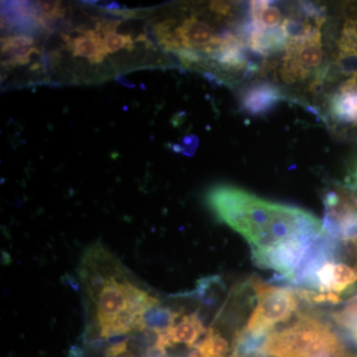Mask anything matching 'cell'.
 Instances as JSON below:
<instances>
[{
	"mask_svg": "<svg viewBox=\"0 0 357 357\" xmlns=\"http://www.w3.org/2000/svg\"><path fill=\"white\" fill-rule=\"evenodd\" d=\"M206 201L251 249L273 248L298 239L314 241L324 232L323 222L309 211L258 198L232 185L211 188Z\"/></svg>",
	"mask_w": 357,
	"mask_h": 357,
	"instance_id": "6da1fadb",
	"label": "cell"
},
{
	"mask_svg": "<svg viewBox=\"0 0 357 357\" xmlns=\"http://www.w3.org/2000/svg\"><path fill=\"white\" fill-rule=\"evenodd\" d=\"M82 276L100 337L143 331L145 312L159 304L156 297L129 280L105 249H93L84 258Z\"/></svg>",
	"mask_w": 357,
	"mask_h": 357,
	"instance_id": "7a4b0ae2",
	"label": "cell"
},
{
	"mask_svg": "<svg viewBox=\"0 0 357 357\" xmlns=\"http://www.w3.org/2000/svg\"><path fill=\"white\" fill-rule=\"evenodd\" d=\"M263 354L272 357H347L330 325L307 314H301L292 326L270 333Z\"/></svg>",
	"mask_w": 357,
	"mask_h": 357,
	"instance_id": "3957f363",
	"label": "cell"
},
{
	"mask_svg": "<svg viewBox=\"0 0 357 357\" xmlns=\"http://www.w3.org/2000/svg\"><path fill=\"white\" fill-rule=\"evenodd\" d=\"M250 286L258 304L244 326L246 330L272 333L275 325L289 321L297 311L299 297L295 289L276 287L257 278L251 279Z\"/></svg>",
	"mask_w": 357,
	"mask_h": 357,
	"instance_id": "277c9868",
	"label": "cell"
},
{
	"mask_svg": "<svg viewBox=\"0 0 357 357\" xmlns=\"http://www.w3.org/2000/svg\"><path fill=\"white\" fill-rule=\"evenodd\" d=\"M316 241L298 239L273 248L251 249V256L257 266L274 270L282 281L291 284L296 270Z\"/></svg>",
	"mask_w": 357,
	"mask_h": 357,
	"instance_id": "5b68a950",
	"label": "cell"
},
{
	"mask_svg": "<svg viewBox=\"0 0 357 357\" xmlns=\"http://www.w3.org/2000/svg\"><path fill=\"white\" fill-rule=\"evenodd\" d=\"M283 98L280 89L274 84L257 83L245 89L241 98V105L244 112L249 114L263 115L274 109Z\"/></svg>",
	"mask_w": 357,
	"mask_h": 357,
	"instance_id": "8992f818",
	"label": "cell"
},
{
	"mask_svg": "<svg viewBox=\"0 0 357 357\" xmlns=\"http://www.w3.org/2000/svg\"><path fill=\"white\" fill-rule=\"evenodd\" d=\"M203 321L197 312L184 314L168 331L165 335L171 347L174 344H185L187 347H194L197 340L204 333Z\"/></svg>",
	"mask_w": 357,
	"mask_h": 357,
	"instance_id": "52a82bcc",
	"label": "cell"
},
{
	"mask_svg": "<svg viewBox=\"0 0 357 357\" xmlns=\"http://www.w3.org/2000/svg\"><path fill=\"white\" fill-rule=\"evenodd\" d=\"M36 53L35 41L26 35L8 36L1 40L2 64L20 66L28 64L30 57Z\"/></svg>",
	"mask_w": 357,
	"mask_h": 357,
	"instance_id": "ba28073f",
	"label": "cell"
},
{
	"mask_svg": "<svg viewBox=\"0 0 357 357\" xmlns=\"http://www.w3.org/2000/svg\"><path fill=\"white\" fill-rule=\"evenodd\" d=\"M67 42L75 56L86 59L93 64H100L107 58L102 37L96 30H86L83 34L76 38H69Z\"/></svg>",
	"mask_w": 357,
	"mask_h": 357,
	"instance_id": "9c48e42d",
	"label": "cell"
},
{
	"mask_svg": "<svg viewBox=\"0 0 357 357\" xmlns=\"http://www.w3.org/2000/svg\"><path fill=\"white\" fill-rule=\"evenodd\" d=\"M245 41L249 48L261 54L265 57L286 49V44H287V40L282 33L281 28L261 29L256 27L255 25L249 32Z\"/></svg>",
	"mask_w": 357,
	"mask_h": 357,
	"instance_id": "30bf717a",
	"label": "cell"
},
{
	"mask_svg": "<svg viewBox=\"0 0 357 357\" xmlns=\"http://www.w3.org/2000/svg\"><path fill=\"white\" fill-rule=\"evenodd\" d=\"M181 312L173 311L170 307L157 304L148 310L143 317V331H151L158 333L166 332L180 319Z\"/></svg>",
	"mask_w": 357,
	"mask_h": 357,
	"instance_id": "8fae6325",
	"label": "cell"
},
{
	"mask_svg": "<svg viewBox=\"0 0 357 357\" xmlns=\"http://www.w3.org/2000/svg\"><path fill=\"white\" fill-rule=\"evenodd\" d=\"M119 24H121V21L100 23L96 29V31L102 37L103 48L107 54L116 53L122 49H128V51H131L134 48L131 36L119 34L116 32V27Z\"/></svg>",
	"mask_w": 357,
	"mask_h": 357,
	"instance_id": "7c38bea8",
	"label": "cell"
},
{
	"mask_svg": "<svg viewBox=\"0 0 357 357\" xmlns=\"http://www.w3.org/2000/svg\"><path fill=\"white\" fill-rule=\"evenodd\" d=\"M250 20L256 27L261 29H277L282 22L280 9L271 6L269 1H251Z\"/></svg>",
	"mask_w": 357,
	"mask_h": 357,
	"instance_id": "4fadbf2b",
	"label": "cell"
},
{
	"mask_svg": "<svg viewBox=\"0 0 357 357\" xmlns=\"http://www.w3.org/2000/svg\"><path fill=\"white\" fill-rule=\"evenodd\" d=\"M196 347L204 357H227L229 351V342L213 328L208 331L204 340Z\"/></svg>",
	"mask_w": 357,
	"mask_h": 357,
	"instance_id": "5bb4252c",
	"label": "cell"
},
{
	"mask_svg": "<svg viewBox=\"0 0 357 357\" xmlns=\"http://www.w3.org/2000/svg\"><path fill=\"white\" fill-rule=\"evenodd\" d=\"M37 8H38L37 9V14H38L39 20H52L54 18L60 17L64 13L60 2H39L37 4Z\"/></svg>",
	"mask_w": 357,
	"mask_h": 357,
	"instance_id": "9a60e30c",
	"label": "cell"
},
{
	"mask_svg": "<svg viewBox=\"0 0 357 357\" xmlns=\"http://www.w3.org/2000/svg\"><path fill=\"white\" fill-rule=\"evenodd\" d=\"M128 340H121V342H117L110 345L109 349L105 352V356L107 357H136L134 356L131 352L128 351Z\"/></svg>",
	"mask_w": 357,
	"mask_h": 357,
	"instance_id": "2e32d148",
	"label": "cell"
},
{
	"mask_svg": "<svg viewBox=\"0 0 357 357\" xmlns=\"http://www.w3.org/2000/svg\"><path fill=\"white\" fill-rule=\"evenodd\" d=\"M211 9L213 13L222 16H229L232 13V6L227 2L213 1L211 3Z\"/></svg>",
	"mask_w": 357,
	"mask_h": 357,
	"instance_id": "e0dca14e",
	"label": "cell"
},
{
	"mask_svg": "<svg viewBox=\"0 0 357 357\" xmlns=\"http://www.w3.org/2000/svg\"><path fill=\"white\" fill-rule=\"evenodd\" d=\"M356 89H357V86H356Z\"/></svg>",
	"mask_w": 357,
	"mask_h": 357,
	"instance_id": "ac0fdd59",
	"label": "cell"
}]
</instances>
